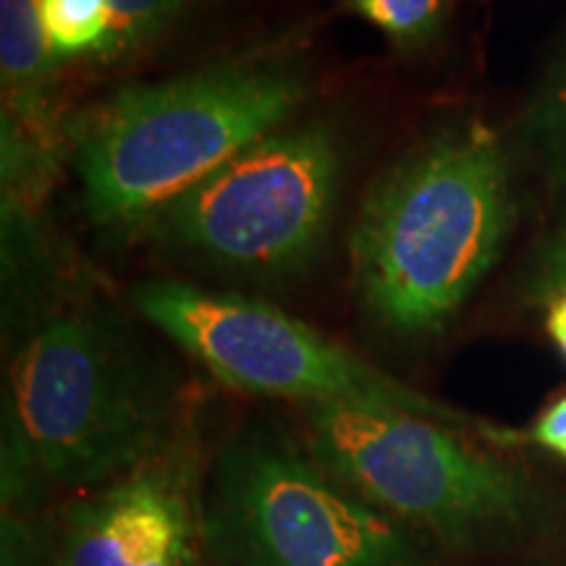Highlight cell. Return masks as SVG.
I'll list each match as a JSON object with an SVG mask.
<instances>
[{
  "label": "cell",
  "instance_id": "obj_1",
  "mask_svg": "<svg viewBox=\"0 0 566 566\" xmlns=\"http://www.w3.org/2000/svg\"><path fill=\"white\" fill-rule=\"evenodd\" d=\"M516 218L509 155L478 122L417 142L365 197L352 231V279L386 331L430 336L491 271Z\"/></svg>",
  "mask_w": 566,
  "mask_h": 566
},
{
  "label": "cell",
  "instance_id": "obj_2",
  "mask_svg": "<svg viewBox=\"0 0 566 566\" xmlns=\"http://www.w3.org/2000/svg\"><path fill=\"white\" fill-rule=\"evenodd\" d=\"M310 95L294 63L244 55L158 84L118 90L74 134V168L92 223H150Z\"/></svg>",
  "mask_w": 566,
  "mask_h": 566
},
{
  "label": "cell",
  "instance_id": "obj_3",
  "mask_svg": "<svg viewBox=\"0 0 566 566\" xmlns=\"http://www.w3.org/2000/svg\"><path fill=\"white\" fill-rule=\"evenodd\" d=\"M6 422L42 478L97 491L168 449L171 409L122 331L92 313H66L19 349Z\"/></svg>",
  "mask_w": 566,
  "mask_h": 566
},
{
  "label": "cell",
  "instance_id": "obj_4",
  "mask_svg": "<svg viewBox=\"0 0 566 566\" xmlns=\"http://www.w3.org/2000/svg\"><path fill=\"white\" fill-rule=\"evenodd\" d=\"M307 446L323 470L409 530L475 543L533 520L541 493L457 424L401 409L313 405Z\"/></svg>",
  "mask_w": 566,
  "mask_h": 566
},
{
  "label": "cell",
  "instance_id": "obj_5",
  "mask_svg": "<svg viewBox=\"0 0 566 566\" xmlns=\"http://www.w3.org/2000/svg\"><path fill=\"white\" fill-rule=\"evenodd\" d=\"M342 139L331 124L275 129L168 205L160 242L218 271L283 281L315 260L342 187Z\"/></svg>",
  "mask_w": 566,
  "mask_h": 566
},
{
  "label": "cell",
  "instance_id": "obj_6",
  "mask_svg": "<svg viewBox=\"0 0 566 566\" xmlns=\"http://www.w3.org/2000/svg\"><path fill=\"white\" fill-rule=\"evenodd\" d=\"M134 307L237 391L313 405L401 409L472 428L475 420L354 357L313 325L244 294L181 281L134 289Z\"/></svg>",
  "mask_w": 566,
  "mask_h": 566
},
{
  "label": "cell",
  "instance_id": "obj_7",
  "mask_svg": "<svg viewBox=\"0 0 566 566\" xmlns=\"http://www.w3.org/2000/svg\"><path fill=\"white\" fill-rule=\"evenodd\" d=\"M205 541L229 566H420L412 530L268 436L221 454Z\"/></svg>",
  "mask_w": 566,
  "mask_h": 566
},
{
  "label": "cell",
  "instance_id": "obj_8",
  "mask_svg": "<svg viewBox=\"0 0 566 566\" xmlns=\"http://www.w3.org/2000/svg\"><path fill=\"white\" fill-rule=\"evenodd\" d=\"M197 522L187 457L166 449L69 506L55 566H197Z\"/></svg>",
  "mask_w": 566,
  "mask_h": 566
},
{
  "label": "cell",
  "instance_id": "obj_9",
  "mask_svg": "<svg viewBox=\"0 0 566 566\" xmlns=\"http://www.w3.org/2000/svg\"><path fill=\"white\" fill-rule=\"evenodd\" d=\"M55 55L40 17V0H0V66L6 97L24 116H38L51 87Z\"/></svg>",
  "mask_w": 566,
  "mask_h": 566
},
{
  "label": "cell",
  "instance_id": "obj_10",
  "mask_svg": "<svg viewBox=\"0 0 566 566\" xmlns=\"http://www.w3.org/2000/svg\"><path fill=\"white\" fill-rule=\"evenodd\" d=\"M40 17L55 61H111V0H40Z\"/></svg>",
  "mask_w": 566,
  "mask_h": 566
},
{
  "label": "cell",
  "instance_id": "obj_11",
  "mask_svg": "<svg viewBox=\"0 0 566 566\" xmlns=\"http://www.w3.org/2000/svg\"><path fill=\"white\" fill-rule=\"evenodd\" d=\"M346 11L384 32L396 48L415 51L441 32L449 0H346Z\"/></svg>",
  "mask_w": 566,
  "mask_h": 566
},
{
  "label": "cell",
  "instance_id": "obj_12",
  "mask_svg": "<svg viewBox=\"0 0 566 566\" xmlns=\"http://www.w3.org/2000/svg\"><path fill=\"white\" fill-rule=\"evenodd\" d=\"M195 0H111L113 48L111 61L129 55L163 38L184 19Z\"/></svg>",
  "mask_w": 566,
  "mask_h": 566
},
{
  "label": "cell",
  "instance_id": "obj_13",
  "mask_svg": "<svg viewBox=\"0 0 566 566\" xmlns=\"http://www.w3.org/2000/svg\"><path fill=\"white\" fill-rule=\"evenodd\" d=\"M537 132H541L558 176L566 181V48L551 90L546 92V101L537 111Z\"/></svg>",
  "mask_w": 566,
  "mask_h": 566
},
{
  "label": "cell",
  "instance_id": "obj_14",
  "mask_svg": "<svg viewBox=\"0 0 566 566\" xmlns=\"http://www.w3.org/2000/svg\"><path fill=\"white\" fill-rule=\"evenodd\" d=\"M527 441L566 462V394L551 401L530 428Z\"/></svg>",
  "mask_w": 566,
  "mask_h": 566
},
{
  "label": "cell",
  "instance_id": "obj_15",
  "mask_svg": "<svg viewBox=\"0 0 566 566\" xmlns=\"http://www.w3.org/2000/svg\"><path fill=\"white\" fill-rule=\"evenodd\" d=\"M535 292L548 302L556 296H566V237L558 239L543 258L535 279Z\"/></svg>",
  "mask_w": 566,
  "mask_h": 566
},
{
  "label": "cell",
  "instance_id": "obj_16",
  "mask_svg": "<svg viewBox=\"0 0 566 566\" xmlns=\"http://www.w3.org/2000/svg\"><path fill=\"white\" fill-rule=\"evenodd\" d=\"M546 331L566 363V296H556V300L548 302Z\"/></svg>",
  "mask_w": 566,
  "mask_h": 566
}]
</instances>
